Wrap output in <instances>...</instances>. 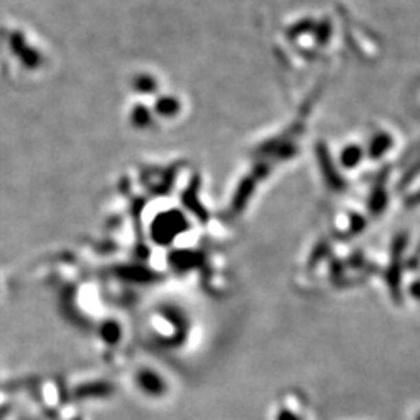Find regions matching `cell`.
I'll return each instance as SVG.
<instances>
[{
  "mask_svg": "<svg viewBox=\"0 0 420 420\" xmlns=\"http://www.w3.org/2000/svg\"><path fill=\"white\" fill-rule=\"evenodd\" d=\"M330 156L327 148L324 145L319 144L316 146V159L319 161V165H321L324 182L330 188H333V190H341V188H344V177L341 176V168L338 167V164Z\"/></svg>",
  "mask_w": 420,
  "mask_h": 420,
  "instance_id": "cell-1",
  "label": "cell"
},
{
  "mask_svg": "<svg viewBox=\"0 0 420 420\" xmlns=\"http://www.w3.org/2000/svg\"><path fill=\"white\" fill-rule=\"evenodd\" d=\"M394 140L388 133H377L374 137L371 139L368 145L364 146L366 150V157L374 159V161H380L384 155H388L393 150Z\"/></svg>",
  "mask_w": 420,
  "mask_h": 420,
  "instance_id": "cell-2",
  "label": "cell"
},
{
  "mask_svg": "<svg viewBox=\"0 0 420 420\" xmlns=\"http://www.w3.org/2000/svg\"><path fill=\"white\" fill-rule=\"evenodd\" d=\"M364 157H366L364 146L358 144H349L340 151L338 167L341 170H353L363 162Z\"/></svg>",
  "mask_w": 420,
  "mask_h": 420,
  "instance_id": "cell-3",
  "label": "cell"
},
{
  "mask_svg": "<svg viewBox=\"0 0 420 420\" xmlns=\"http://www.w3.org/2000/svg\"><path fill=\"white\" fill-rule=\"evenodd\" d=\"M378 182L372 187L369 197V210L372 215H382L388 207V188L386 177H380Z\"/></svg>",
  "mask_w": 420,
  "mask_h": 420,
  "instance_id": "cell-4",
  "label": "cell"
},
{
  "mask_svg": "<svg viewBox=\"0 0 420 420\" xmlns=\"http://www.w3.org/2000/svg\"><path fill=\"white\" fill-rule=\"evenodd\" d=\"M276 420H304V419L294 410H291V408H280V410L277 411Z\"/></svg>",
  "mask_w": 420,
  "mask_h": 420,
  "instance_id": "cell-5",
  "label": "cell"
},
{
  "mask_svg": "<svg viewBox=\"0 0 420 420\" xmlns=\"http://www.w3.org/2000/svg\"><path fill=\"white\" fill-rule=\"evenodd\" d=\"M406 204L411 206V207H417L420 204V187L417 188L416 192H412V193L408 195Z\"/></svg>",
  "mask_w": 420,
  "mask_h": 420,
  "instance_id": "cell-6",
  "label": "cell"
},
{
  "mask_svg": "<svg viewBox=\"0 0 420 420\" xmlns=\"http://www.w3.org/2000/svg\"><path fill=\"white\" fill-rule=\"evenodd\" d=\"M417 420H420V414H419V416H417Z\"/></svg>",
  "mask_w": 420,
  "mask_h": 420,
  "instance_id": "cell-7",
  "label": "cell"
}]
</instances>
